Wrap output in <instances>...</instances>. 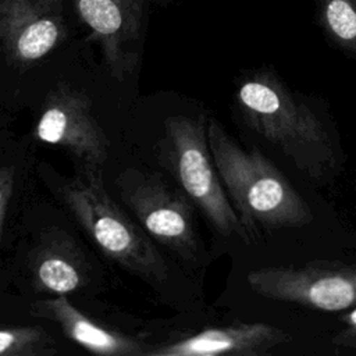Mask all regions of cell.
Here are the masks:
<instances>
[{"mask_svg": "<svg viewBox=\"0 0 356 356\" xmlns=\"http://www.w3.org/2000/svg\"><path fill=\"white\" fill-rule=\"evenodd\" d=\"M236 106L245 124L309 178L325 182L339 171L342 154L330 122L273 71L248 75L238 86Z\"/></svg>", "mask_w": 356, "mask_h": 356, "instance_id": "1", "label": "cell"}, {"mask_svg": "<svg viewBox=\"0 0 356 356\" xmlns=\"http://www.w3.org/2000/svg\"><path fill=\"white\" fill-rule=\"evenodd\" d=\"M207 140L249 241H257L261 229L299 228L313 221L305 197L260 150L243 149L213 117L207 118Z\"/></svg>", "mask_w": 356, "mask_h": 356, "instance_id": "2", "label": "cell"}, {"mask_svg": "<svg viewBox=\"0 0 356 356\" xmlns=\"http://www.w3.org/2000/svg\"><path fill=\"white\" fill-rule=\"evenodd\" d=\"M58 193L110 260L154 285L167 280L164 259L147 232L138 227L106 191L99 165L83 163L74 178L58 188Z\"/></svg>", "mask_w": 356, "mask_h": 356, "instance_id": "3", "label": "cell"}, {"mask_svg": "<svg viewBox=\"0 0 356 356\" xmlns=\"http://www.w3.org/2000/svg\"><path fill=\"white\" fill-rule=\"evenodd\" d=\"M164 128L165 161L186 196L217 234L250 242L216 168L207 140V120L203 115H172Z\"/></svg>", "mask_w": 356, "mask_h": 356, "instance_id": "4", "label": "cell"}, {"mask_svg": "<svg viewBox=\"0 0 356 356\" xmlns=\"http://www.w3.org/2000/svg\"><path fill=\"white\" fill-rule=\"evenodd\" d=\"M124 203L149 236L185 261H196L199 239L192 207L159 174L125 170L117 179Z\"/></svg>", "mask_w": 356, "mask_h": 356, "instance_id": "5", "label": "cell"}, {"mask_svg": "<svg viewBox=\"0 0 356 356\" xmlns=\"http://www.w3.org/2000/svg\"><path fill=\"white\" fill-rule=\"evenodd\" d=\"M246 280L256 293L271 300L324 312L356 306V266L325 261L270 266L249 271Z\"/></svg>", "mask_w": 356, "mask_h": 356, "instance_id": "6", "label": "cell"}, {"mask_svg": "<svg viewBox=\"0 0 356 356\" xmlns=\"http://www.w3.org/2000/svg\"><path fill=\"white\" fill-rule=\"evenodd\" d=\"M33 136L67 149L82 163L100 167L108 157L110 140L90 111V99L65 83L47 95Z\"/></svg>", "mask_w": 356, "mask_h": 356, "instance_id": "7", "label": "cell"}, {"mask_svg": "<svg viewBox=\"0 0 356 356\" xmlns=\"http://www.w3.org/2000/svg\"><path fill=\"white\" fill-rule=\"evenodd\" d=\"M83 24L99 42L108 72L118 81L140 58L145 0H72Z\"/></svg>", "mask_w": 356, "mask_h": 356, "instance_id": "8", "label": "cell"}, {"mask_svg": "<svg viewBox=\"0 0 356 356\" xmlns=\"http://www.w3.org/2000/svg\"><path fill=\"white\" fill-rule=\"evenodd\" d=\"M64 33L61 0H0V43L14 63L39 61Z\"/></svg>", "mask_w": 356, "mask_h": 356, "instance_id": "9", "label": "cell"}, {"mask_svg": "<svg viewBox=\"0 0 356 356\" xmlns=\"http://www.w3.org/2000/svg\"><path fill=\"white\" fill-rule=\"evenodd\" d=\"M292 337L267 323L206 328L146 352V356H267Z\"/></svg>", "mask_w": 356, "mask_h": 356, "instance_id": "10", "label": "cell"}, {"mask_svg": "<svg viewBox=\"0 0 356 356\" xmlns=\"http://www.w3.org/2000/svg\"><path fill=\"white\" fill-rule=\"evenodd\" d=\"M31 314L58 324L64 335L92 353L108 356L146 355L145 343L118 331L108 330L86 317L70 303L65 295H57L32 305Z\"/></svg>", "mask_w": 356, "mask_h": 356, "instance_id": "11", "label": "cell"}, {"mask_svg": "<svg viewBox=\"0 0 356 356\" xmlns=\"http://www.w3.org/2000/svg\"><path fill=\"white\" fill-rule=\"evenodd\" d=\"M31 275L38 292L54 295L76 292L88 281L85 261L74 241L64 232L50 235L33 252Z\"/></svg>", "mask_w": 356, "mask_h": 356, "instance_id": "12", "label": "cell"}, {"mask_svg": "<svg viewBox=\"0 0 356 356\" xmlns=\"http://www.w3.org/2000/svg\"><path fill=\"white\" fill-rule=\"evenodd\" d=\"M317 19L325 36L356 58V0H318Z\"/></svg>", "mask_w": 356, "mask_h": 356, "instance_id": "13", "label": "cell"}, {"mask_svg": "<svg viewBox=\"0 0 356 356\" xmlns=\"http://www.w3.org/2000/svg\"><path fill=\"white\" fill-rule=\"evenodd\" d=\"M56 353L54 338L42 327L0 330V356H51Z\"/></svg>", "mask_w": 356, "mask_h": 356, "instance_id": "14", "label": "cell"}, {"mask_svg": "<svg viewBox=\"0 0 356 356\" xmlns=\"http://www.w3.org/2000/svg\"><path fill=\"white\" fill-rule=\"evenodd\" d=\"M343 328L332 337V343L341 348L356 349V306L342 317Z\"/></svg>", "mask_w": 356, "mask_h": 356, "instance_id": "15", "label": "cell"}, {"mask_svg": "<svg viewBox=\"0 0 356 356\" xmlns=\"http://www.w3.org/2000/svg\"><path fill=\"white\" fill-rule=\"evenodd\" d=\"M13 182H14L13 170L0 168V224H4L7 206L13 192Z\"/></svg>", "mask_w": 356, "mask_h": 356, "instance_id": "16", "label": "cell"}, {"mask_svg": "<svg viewBox=\"0 0 356 356\" xmlns=\"http://www.w3.org/2000/svg\"><path fill=\"white\" fill-rule=\"evenodd\" d=\"M1 229H3V224H0V234H1Z\"/></svg>", "mask_w": 356, "mask_h": 356, "instance_id": "17", "label": "cell"}]
</instances>
